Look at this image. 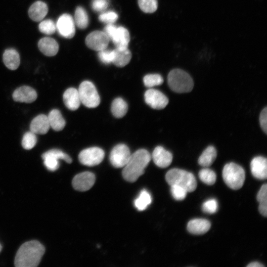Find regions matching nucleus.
Returning a JSON list of instances; mask_svg holds the SVG:
<instances>
[{"instance_id":"f257e3e1","label":"nucleus","mask_w":267,"mask_h":267,"mask_svg":"<svg viewBox=\"0 0 267 267\" xmlns=\"http://www.w3.org/2000/svg\"><path fill=\"white\" fill-rule=\"evenodd\" d=\"M45 252L44 246L38 241L31 240L23 243L18 250L14 264L17 267H36L41 262Z\"/></svg>"},{"instance_id":"f03ea898","label":"nucleus","mask_w":267,"mask_h":267,"mask_svg":"<svg viewBox=\"0 0 267 267\" xmlns=\"http://www.w3.org/2000/svg\"><path fill=\"white\" fill-rule=\"evenodd\" d=\"M150 160V153L144 149H139L131 154L122 171L124 178L129 182L135 181L144 173V169Z\"/></svg>"},{"instance_id":"7ed1b4c3","label":"nucleus","mask_w":267,"mask_h":267,"mask_svg":"<svg viewBox=\"0 0 267 267\" xmlns=\"http://www.w3.org/2000/svg\"><path fill=\"white\" fill-rule=\"evenodd\" d=\"M165 178L169 185L180 186L187 192L194 191L197 187V181L194 176L183 170L176 168L171 169L166 174Z\"/></svg>"},{"instance_id":"20e7f679","label":"nucleus","mask_w":267,"mask_h":267,"mask_svg":"<svg viewBox=\"0 0 267 267\" xmlns=\"http://www.w3.org/2000/svg\"><path fill=\"white\" fill-rule=\"evenodd\" d=\"M168 84L172 90L178 93L190 92L194 87L191 77L188 73L180 69H174L169 72Z\"/></svg>"},{"instance_id":"39448f33","label":"nucleus","mask_w":267,"mask_h":267,"mask_svg":"<svg viewBox=\"0 0 267 267\" xmlns=\"http://www.w3.org/2000/svg\"><path fill=\"white\" fill-rule=\"evenodd\" d=\"M222 175L224 182L232 189L238 190L244 184L245 171L242 167L234 163L226 164L223 168Z\"/></svg>"},{"instance_id":"423d86ee","label":"nucleus","mask_w":267,"mask_h":267,"mask_svg":"<svg viewBox=\"0 0 267 267\" xmlns=\"http://www.w3.org/2000/svg\"><path fill=\"white\" fill-rule=\"evenodd\" d=\"M104 33L107 35L116 48L125 49L128 47L130 40V34L128 30L124 27H117L113 24H107L104 28Z\"/></svg>"},{"instance_id":"0eeeda50","label":"nucleus","mask_w":267,"mask_h":267,"mask_svg":"<svg viewBox=\"0 0 267 267\" xmlns=\"http://www.w3.org/2000/svg\"><path fill=\"white\" fill-rule=\"evenodd\" d=\"M81 102L89 108H95L100 103V99L94 85L90 81H85L78 89Z\"/></svg>"},{"instance_id":"6e6552de","label":"nucleus","mask_w":267,"mask_h":267,"mask_svg":"<svg viewBox=\"0 0 267 267\" xmlns=\"http://www.w3.org/2000/svg\"><path fill=\"white\" fill-rule=\"evenodd\" d=\"M44 163L47 170L50 171L56 170L59 166V159H62L68 163L72 161L71 157L60 150L53 149L49 150L42 155Z\"/></svg>"},{"instance_id":"1a4fd4ad","label":"nucleus","mask_w":267,"mask_h":267,"mask_svg":"<svg viewBox=\"0 0 267 267\" xmlns=\"http://www.w3.org/2000/svg\"><path fill=\"white\" fill-rule=\"evenodd\" d=\"M104 157L103 149L97 147H92L83 150L79 155V160L81 164L88 166H94L100 164Z\"/></svg>"},{"instance_id":"9d476101","label":"nucleus","mask_w":267,"mask_h":267,"mask_svg":"<svg viewBox=\"0 0 267 267\" xmlns=\"http://www.w3.org/2000/svg\"><path fill=\"white\" fill-rule=\"evenodd\" d=\"M131 155L130 150L126 145L119 144L111 151L109 157L110 163L115 168L124 167L128 161Z\"/></svg>"},{"instance_id":"9b49d317","label":"nucleus","mask_w":267,"mask_h":267,"mask_svg":"<svg viewBox=\"0 0 267 267\" xmlns=\"http://www.w3.org/2000/svg\"><path fill=\"white\" fill-rule=\"evenodd\" d=\"M109 41L104 31H94L87 36L85 42L88 47L99 51L107 48Z\"/></svg>"},{"instance_id":"f8f14e48","label":"nucleus","mask_w":267,"mask_h":267,"mask_svg":"<svg viewBox=\"0 0 267 267\" xmlns=\"http://www.w3.org/2000/svg\"><path fill=\"white\" fill-rule=\"evenodd\" d=\"M56 30L63 37L72 38L75 34V24L70 14L64 13L58 19L56 24Z\"/></svg>"},{"instance_id":"ddd939ff","label":"nucleus","mask_w":267,"mask_h":267,"mask_svg":"<svg viewBox=\"0 0 267 267\" xmlns=\"http://www.w3.org/2000/svg\"><path fill=\"white\" fill-rule=\"evenodd\" d=\"M145 102L155 109L164 108L169 103L167 97L160 91L150 89L144 94Z\"/></svg>"},{"instance_id":"4468645a","label":"nucleus","mask_w":267,"mask_h":267,"mask_svg":"<svg viewBox=\"0 0 267 267\" xmlns=\"http://www.w3.org/2000/svg\"><path fill=\"white\" fill-rule=\"evenodd\" d=\"M95 180V175L89 172H85L76 175L72 180L73 188L80 191L90 189Z\"/></svg>"},{"instance_id":"2eb2a0df","label":"nucleus","mask_w":267,"mask_h":267,"mask_svg":"<svg viewBox=\"0 0 267 267\" xmlns=\"http://www.w3.org/2000/svg\"><path fill=\"white\" fill-rule=\"evenodd\" d=\"M12 97L14 100L17 102L31 103L37 99V93L33 88L23 86L14 91Z\"/></svg>"},{"instance_id":"dca6fc26","label":"nucleus","mask_w":267,"mask_h":267,"mask_svg":"<svg viewBox=\"0 0 267 267\" xmlns=\"http://www.w3.org/2000/svg\"><path fill=\"white\" fill-rule=\"evenodd\" d=\"M152 159L156 165L160 168H165L171 164L173 155L162 146H158L153 150Z\"/></svg>"},{"instance_id":"f3484780","label":"nucleus","mask_w":267,"mask_h":267,"mask_svg":"<svg viewBox=\"0 0 267 267\" xmlns=\"http://www.w3.org/2000/svg\"><path fill=\"white\" fill-rule=\"evenodd\" d=\"M251 171L257 179H265L267 178V160L262 156L254 157L251 161Z\"/></svg>"},{"instance_id":"a211bd4d","label":"nucleus","mask_w":267,"mask_h":267,"mask_svg":"<svg viewBox=\"0 0 267 267\" xmlns=\"http://www.w3.org/2000/svg\"><path fill=\"white\" fill-rule=\"evenodd\" d=\"M50 128L47 116L40 114L35 117L32 121L30 131L35 134H44L47 133Z\"/></svg>"},{"instance_id":"6ab92c4d","label":"nucleus","mask_w":267,"mask_h":267,"mask_svg":"<svg viewBox=\"0 0 267 267\" xmlns=\"http://www.w3.org/2000/svg\"><path fill=\"white\" fill-rule=\"evenodd\" d=\"M63 98L65 106L71 110L78 109L81 103L78 90L74 88L67 89L63 93Z\"/></svg>"},{"instance_id":"aec40b11","label":"nucleus","mask_w":267,"mask_h":267,"mask_svg":"<svg viewBox=\"0 0 267 267\" xmlns=\"http://www.w3.org/2000/svg\"><path fill=\"white\" fill-rule=\"evenodd\" d=\"M38 47L45 55L53 56L58 52L59 46L57 42L49 37L42 38L38 42Z\"/></svg>"},{"instance_id":"412c9836","label":"nucleus","mask_w":267,"mask_h":267,"mask_svg":"<svg viewBox=\"0 0 267 267\" xmlns=\"http://www.w3.org/2000/svg\"><path fill=\"white\" fill-rule=\"evenodd\" d=\"M48 12L47 4L42 1H37L33 3L28 10L30 18L33 21H42Z\"/></svg>"},{"instance_id":"4be33fe9","label":"nucleus","mask_w":267,"mask_h":267,"mask_svg":"<svg viewBox=\"0 0 267 267\" xmlns=\"http://www.w3.org/2000/svg\"><path fill=\"white\" fill-rule=\"evenodd\" d=\"M211 227L210 222L206 219H195L190 221L187 226L188 231L193 234H203Z\"/></svg>"},{"instance_id":"5701e85b","label":"nucleus","mask_w":267,"mask_h":267,"mask_svg":"<svg viewBox=\"0 0 267 267\" xmlns=\"http://www.w3.org/2000/svg\"><path fill=\"white\" fill-rule=\"evenodd\" d=\"M3 61L7 68L11 70H16L20 64L19 54L16 49L7 48L3 52Z\"/></svg>"},{"instance_id":"b1692460","label":"nucleus","mask_w":267,"mask_h":267,"mask_svg":"<svg viewBox=\"0 0 267 267\" xmlns=\"http://www.w3.org/2000/svg\"><path fill=\"white\" fill-rule=\"evenodd\" d=\"M47 118L50 127L54 131H60L64 128L66 122L58 110H52L49 113Z\"/></svg>"},{"instance_id":"393cba45","label":"nucleus","mask_w":267,"mask_h":267,"mask_svg":"<svg viewBox=\"0 0 267 267\" xmlns=\"http://www.w3.org/2000/svg\"><path fill=\"white\" fill-rule=\"evenodd\" d=\"M114 50V57L113 63L116 66L123 67L130 62L132 57V53L128 48L125 49L115 48Z\"/></svg>"},{"instance_id":"a878e982","label":"nucleus","mask_w":267,"mask_h":267,"mask_svg":"<svg viewBox=\"0 0 267 267\" xmlns=\"http://www.w3.org/2000/svg\"><path fill=\"white\" fill-rule=\"evenodd\" d=\"M217 155L216 148L213 146H209L203 152L199 157L198 162L203 167H209L215 161Z\"/></svg>"},{"instance_id":"bb28decb","label":"nucleus","mask_w":267,"mask_h":267,"mask_svg":"<svg viewBox=\"0 0 267 267\" xmlns=\"http://www.w3.org/2000/svg\"><path fill=\"white\" fill-rule=\"evenodd\" d=\"M128 111V105L125 101L120 97L115 99L111 105V112L116 118L124 116Z\"/></svg>"},{"instance_id":"cd10ccee","label":"nucleus","mask_w":267,"mask_h":267,"mask_svg":"<svg viewBox=\"0 0 267 267\" xmlns=\"http://www.w3.org/2000/svg\"><path fill=\"white\" fill-rule=\"evenodd\" d=\"M74 22L80 29H85L89 25V20L87 12L81 6L77 7L74 16Z\"/></svg>"},{"instance_id":"c85d7f7f","label":"nucleus","mask_w":267,"mask_h":267,"mask_svg":"<svg viewBox=\"0 0 267 267\" xmlns=\"http://www.w3.org/2000/svg\"><path fill=\"white\" fill-rule=\"evenodd\" d=\"M257 199L259 203V211L260 213L264 216L267 217V185L263 184L257 195Z\"/></svg>"},{"instance_id":"c756f323","label":"nucleus","mask_w":267,"mask_h":267,"mask_svg":"<svg viewBox=\"0 0 267 267\" xmlns=\"http://www.w3.org/2000/svg\"><path fill=\"white\" fill-rule=\"evenodd\" d=\"M152 198L146 190L141 191L138 197L134 200V204L138 211H143L151 204Z\"/></svg>"},{"instance_id":"7c9ffc66","label":"nucleus","mask_w":267,"mask_h":267,"mask_svg":"<svg viewBox=\"0 0 267 267\" xmlns=\"http://www.w3.org/2000/svg\"><path fill=\"white\" fill-rule=\"evenodd\" d=\"M199 177L200 180L208 185H213L216 180V174L212 170L204 168L199 172Z\"/></svg>"},{"instance_id":"2f4dec72","label":"nucleus","mask_w":267,"mask_h":267,"mask_svg":"<svg viewBox=\"0 0 267 267\" xmlns=\"http://www.w3.org/2000/svg\"><path fill=\"white\" fill-rule=\"evenodd\" d=\"M37 142L36 134L31 131L26 132L23 135L22 140V145L26 150L33 148Z\"/></svg>"},{"instance_id":"473e14b6","label":"nucleus","mask_w":267,"mask_h":267,"mask_svg":"<svg viewBox=\"0 0 267 267\" xmlns=\"http://www.w3.org/2000/svg\"><path fill=\"white\" fill-rule=\"evenodd\" d=\"M140 9L145 13H153L158 7L157 0H138Z\"/></svg>"},{"instance_id":"72a5a7b5","label":"nucleus","mask_w":267,"mask_h":267,"mask_svg":"<svg viewBox=\"0 0 267 267\" xmlns=\"http://www.w3.org/2000/svg\"><path fill=\"white\" fill-rule=\"evenodd\" d=\"M144 85L148 88L159 86L163 83L162 77L158 74H148L143 78Z\"/></svg>"},{"instance_id":"f704fd0d","label":"nucleus","mask_w":267,"mask_h":267,"mask_svg":"<svg viewBox=\"0 0 267 267\" xmlns=\"http://www.w3.org/2000/svg\"><path fill=\"white\" fill-rule=\"evenodd\" d=\"M40 31L46 35H52L56 30V24L51 19H46L42 21L39 25Z\"/></svg>"},{"instance_id":"c9c22d12","label":"nucleus","mask_w":267,"mask_h":267,"mask_svg":"<svg viewBox=\"0 0 267 267\" xmlns=\"http://www.w3.org/2000/svg\"><path fill=\"white\" fill-rule=\"evenodd\" d=\"M99 60L104 64L113 63L114 57V50L106 49V48L98 51Z\"/></svg>"},{"instance_id":"e433bc0d","label":"nucleus","mask_w":267,"mask_h":267,"mask_svg":"<svg viewBox=\"0 0 267 267\" xmlns=\"http://www.w3.org/2000/svg\"><path fill=\"white\" fill-rule=\"evenodd\" d=\"M170 186L171 192L175 199L180 201L185 198L187 191L184 188L177 185H172Z\"/></svg>"},{"instance_id":"4c0bfd02","label":"nucleus","mask_w":267,"mask_h":267,"mask_svg":"<svg viewBox=\"0 0 267 267\" xmlns=\"http://www.w3.org/2000/svg\"><path fill=\"white\" fill-rule=\"evenodd\" d=\"M118 14L113 11L104 12L100 14L98 17L100 21L109 24H113L118 19Z\"/></svg>"},{"instance_id":"58836bf2","label":"nucleus","mask_w":267,"mask_h":267,"mask_svg":"<svg viewBox=\"0 0 267 267\" xmlns=\"http://www.w3.org/2000/svg\"><path fill=\"white\" fill-rule=\"evenodd\" d=\"M218 204L217 200L211 199L203 203L202 209L203 212L209 214H213L217 212Z\"/></svg>"},{"instance_id":"ea45409f","label":"nucleus","mask_w":267,"mask_h":267,"mask_svg":"<svg viewBox=\"0 0 267 267\" xmlns=\"http://www.w3.org/2000/svg\"><path fill=\"white\" fill-rule=\"evenodd\" d=\"M108 4V0H92L91 7L96 12H102L107 8Z\"/></svg>"},{"instance_id":"a19ab883","label":"nucleus","mask_w":267,"mask_h":267,"mask_svg":"<svg viewBox=\"0 0 267 267\" xmlns=\"http://www.w3.org/2000/svg\"><path fill=\"white\" fill-rule=\"evenodd\" d=\"M260 124L263 131L267 133V108H264L260 115Z\"/></svg>"},{"instance_id":"79ce46f5","label":"nucleus","mask_w":267,"mask_h":267,"mask_svg":"<svg viewBox=\"0 0 267 267\" xmlns=\"http://www.w3.org/2000/svg\"><path fill=\"white\" fill-rule=\"evenodd\" d=\"M247 267H264V265L259 262H252L247 266Z\"/></svg>"},{"instance_id":"37998d69","label":"nucleus","mask_w":267,"mask_h":267,"mask_svg":"<svg viewBox=\"0 0 267 267\" xmlns=\"http://www.w3.org/2000/svg\"><path fill=\"white\" fill-rule=\"evenodd\" d=\"M1 248H2V246H1V244H0V252L1 250Z\"/></svg>"}]
</instances>
